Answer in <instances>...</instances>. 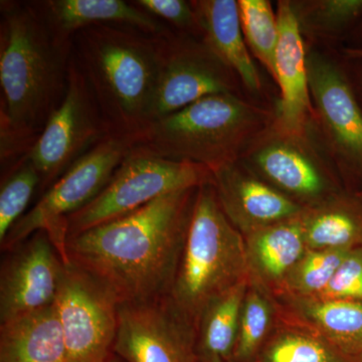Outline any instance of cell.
Instances as JSON below:
<instances>
[{
    "label": "cell",
    "mask_w": 362,
    "mask_h": 362,
    "mask_svg": "<svg viewBox=\"0 0 362 362\" xmlns=\"http://www.w3.org/2000/svg\"><path fill=\"white\" fill-rule=\"evenodd\" d=\"M1 161L21 158L68 88L71 39L54 33L37 2H1Z\"/></svg>",
    "instance_id": "obj_2"
},
{
    "label": "cell",
    "mask_w": 362,
    "mask_h": 362,
    "mask_svg": "<svg viewBox=\"0 0 362 362\" xmlns=\"http://www.w3.org/2000/svg\"><path fill=\"white\" fill-rule=\"evenodd\" d=\"M199 362H225L221 361H204V359H199Z\"/></svg>",
    "instance_id": "obj_35"
},
{
    "label": "cell",
    "mask_w": 362,
    "mask_h": 362,
    "mask_svg": "<svg viewBox=\"0 0 362 362\" xmlns=\"http://www.w3.org/2000/svg\"><path fill=\"white\" fill-rule=\"evenodd\" d=\"M156 40L159 75L150 121L180 111L202 98L235 93V73L204 40L182 39L170 30L157 35Z\"/></svg>",
    "instance_id": "obj_10"
},
{
    "label": "cell",
    "mask_w": 362,
    "mask_h": 362,
    "mask_svg": "<svg viewBox=\"0 0 362 362\" xmlns=\"http://www.w3.org/2000/svg\"><path fill=\"white\" fill-rule=\"evenodd\" d=\"M346 54L352 58L362 59V47H354V49H349L346 51Z\"/></svg>",
    "instance_id": "obj_32"
},
{
    "label": "cell",
    "mask_w": 362,
    "mask_h": 362,
    "mask_svg": "<svg viewBox=\"0 0 362 362\" xmlns=\"http://www.w3.org/2000/svg\"><path fill=\"white\" fill-rule=\"evenodd\" d=\"M350 362H362V350L356 356L350 357Z\"/></svg>",
    "instance_id": "obj_33"
},
{
    "label": "cell",
    "mask_w": 362,
    "mask_h": 362,
    "mask_svg": "<svg viewBox=\"0 0 362 362\" xmlns=\"http://www.w3.org/2000/svg\"><path fill=\"white\" fill-rule=\"evenodd\" d=\"M213 185L223 213L244 237L296 218L305 209L277 188L247 175L238 161L214 173Z\"/></svg>",
    "instance_id": "obj_15"
},
{
    "label": "cell",
    "mask_w": 362,
    "mask_h": 362,
    "mask_svg": "<svg viewBox=\"0 0 362 362\" xmlns=\"http://www.w3.org/2000/svg\"><path fill=\"white\" fill-rule=\"evenodd\" d=\"M0 362H66L54 303L0 324Z\"/></svg>",
    "instance_id": "obj_20"
},
{
    "label": "cell",
    "mask_w": 362,
    "mask_h": 362,
    "mask_svg": "<svg viewBox=\"0 0 362 362\" xmlns=\"http://www.w3.org/2000/svg\"><path fill=\"white\" fill-rule=\"evenodd\" d=\"M133 148L132 136L108 135L64 173L1 243L4 251L45 230L66 264V218L90 204Z\"/></svg>",
    "instance_id": "obj_6"
},
{
    "label": "cell",
    "mask_w": 362,
    "mask_h": 362,
    "mask_svg": "<svg viewBox=\"0 0 362 362\" xmlns=\"http://www.w3.org/2000/svg\"><path fill=\"white\" fill-rule=\"evenodd\" d=\"M108 135L110 133L87 81L71 54L66 96L20 161L28 162L35 168L40 175V187H52L75 162Z\"/></svg>",
    "instance_id": "obj_8"
},
{
    "label": "cell",
    "mask_w": 362,
    "mask_h": 362,
    "mask_svg": "<svg viewBox=\"0 0 362 362\" xmlns=\"http://www.w3.org/2000/svg\"><path fill=\"white\" fill-rule=\"evenodd\" d=\"M156 35L129 25H93L71 37V56L110 135L131 136L149 123L159 75Z\"/></svg>",
    "instance_id": "obj_3"
},
{
    "label": "cell",
    "mask_w": 362,
    "mask_h": 362,
    "mask_svg": "<svg viewBox=\"0 0 362 362\" xmlns=\"http://www.w3.org/2000/svg\"><path fill=\"white\" fill-rule=\"evenodd\" d=\"M197 339L169 296L119 304L113 354L123 362H199Z\"/></svg>",
    "instance_id": "obj_11"
},
{
    "label": "cell",
    "mask_w": 362,
    "mask_h": 362,
    "mask_svg": "<svg viewBox=\"0 0 362 362\" xmlns=\"http://www.w3.org/2000/svg\"><path fill=\"white\" fill-rule=\"evenodd\" d=\"M244 238L251 280L275 294L307 251L301 214L259 228Z\"/></svg>",
    "instance_id": "obj_19"
},
{
    "label": "cell",
    "mask_w": 362,
    "mask_h": 362,
    "mask_svg": "<svg viewBox=\"0 0 362 362\" xmlns=\"http://www.w3.org/2000/svg\"><path fill=\"white\" fill-rule=\"evenodd\" d=\"M291 4L302 33L334 35L362 16V0H312Z\"/></svg>",
    "instance_id": "obj_28"
},
{
    "label": "cell",
    "mask_w": 362,
    "mask_h": 362,
    "mask_svg": "<svg viewBox=\"0 0 362 362\" xmlns=\"http://www.w3.org/2000/svg\"><path fill=\"white\" fill-rule=\"evenodd\" d=\"M40 177L33 165L25 161L16 164L11 175L0 190V243L4 242L13 226L25 216V211Z\"/></svg>",
    "instance_id": "obj_29"
},
{
    "label": "cell",
    "mask_w": 362,
    "mask_h": 362,
    "mask_svg": "<svg viewBox=\"0 0 362 362\" xmlns=\"http://www.w3.org/2000/svg\"><path fill=\"white\" fill-rule=\"evenodd\" d=\"M250 283L251 278L242 281L214 300L202 313L197 331L199 359L226 362L233 356Z\"/></svg>",
    "instance_id": "obj_23"
},
{
    "label": "cell",
    "mask_w": 362,
    "mask_h": 362,
    "mask_svg": "<svg viewBox=\"0 0 362 362\" xmlns=\"http://www.w3.org/2000/svg\"><path fill=\"white\" fill-rule=\"evenodd\" d=\"M103 362H123L122 361H121L120 358H119L118 356H115V354H112V356L110 357H109V358H107L106 361H103Z\"/></svg>",
    "instance_id": "obj_34"
},
{
    "label": "cell",
    "mask_w": 362,
    "mask_h": 362,
    "mask_svg": "<svg viewBox=\"0 0 362 362\" xmlns=\"http://www.w3.org/2000/svg\"><path fill=\"white\" fill-rule=\"evenodd\" d=\"M54 306L65 338L66 362H103L113 354L119 302L97 279L66 264Z\"/></svg>",
    "instance_id": "obj_9"
},
{
    "label": "cell",
    "mask_w": 362,
    "mask_h": 362,
    "mask_svg": "<svg viewBox=\"0 0 362 362\" xmlns=\"http://www.w3.org/2000/svg\"><path fill=\"white\" fill-rule=\"evenodd\" d=\"M350 251L307 249L275 294L281 297H318Z\"/></svg>",
    "instance_id": "obj_25"
},
{
    "label": "cell",
    "mask_w": 362,
    "mask_h": 362,
    "mask_svg": "<svg viewBox=\"0 0 362 362\" xmlns=\"http://www.w3.org/2000/svg\"><path fill=\"white\" fill-rule=\"evenodd\" d=\"M249 278L244 235L223 213L213 182L202 185L169 298L197 331L206 307Z\"/></svg>",
    "instance_id": "obj_5"
},
{
    "label": "cell",
    "mask_w": 362,
    "mask_h": 362,
    "mask_svg": "<svg viewBox=\"0 0 362 362\" xmlns=\"http://www.w3.org/2000/svg\"><path fill=\"white\" fill-rule=\"evenodd\" d=\"M361 32H362V25H361Z\"/></svg>",
    "instance_id": "obj_37"
},
{
    "label": "cell",
    "mask_w": 362,
    "mask_h": 362,
    "mask_svg": "<svg viewBox=\"0 0 362 362\" xmlns=\"http://www.w3.org/2000/svg\"><path fill=\"white\" fill-rule=\"evenodd\" d=\"M309 88L316 110L335 148L362 168V111L342 71L332 62L307 56Z\"/></svg>",
    "instance_id": "obj_13"
},
{
    "label": "cell",
    "mask_w": 362,
    "mask_h": 362,
    "mask_svg": "<svg viewBox=\"0 0 362 362\" xmlns=\"http://www.w3.org/2000/svg\"><path fill=\"white\" fill-rule=\"evenodd\" d=\"M308 250H354L362 247V197L330 195L305 206L301 214Z\"/></svg>",
    "instance_id": "obj_22"
},
{
    "label": "cell",
    "mask_w": 362,
    "mask_h": 362,
    "mask_svg": "<svg viewBox=\"0 0 362 362\" xmlns=\"http://www.w3.org/2000/svg\"><path fill=\"white\" fill-rule=\"evenodd\" d=\"M267 347V362H350L317 333L288 318Z\"/></svg>",
    "instance_id": "obj_24"
},
{
    "label": "cell",
    "mask_w": 362,
    "mask_h": 362,
    "mask_svg": "<svg viewBox=\"0 0 362 362\" xmlns=\"http://www.w3.org/2000/svg\"><path fill=\"white\" fill-rule=\"evenodd\" d=\"M199 187L163 195L68 238L66 264L97 279L119 304L169 296Z\"/></svg>",
    "instance_id": "obj_1"
},
{
    "label": "cell",
    "mask_w": 362,
    "mask_h": 362,
    "mask_svg": "<svg viewBox=\"0 0 362 362\" xmlns=\"http://www.w3.org/2000/svg\"><path fill=\"white\" fill-rule=\"evenodd\" d=\"M263 112L235 93L211 95L150 121L132 136L133 149L216 173L238 161L247 142L263 128Z\"/></svg>",
    "instance_id": "obj_4"
},
{
    "label": "cell",
    "mask_w": 362,
    "mask_h": 362,
    "mask_svg": "<svg viewBox=\"0 0 362 362\" xmlns=\"http://www.w3.org/2000/svg\"><path fill=\"white\" fill-rule=\"evenodd\" d=\"M135 6L175 25L178 30L202 35L192 2L183 0H136Z\"/></svg>",
    "instance_id": "obj_31"
},
{
    "label": "cell",
    "mask_w": 362,
    "mask_h": 362,
    "mask_svg": "<svg viewBox=\"0 0 362 362\" xmlns=\"http://www.w3.org/2000/svg\"><path fill=\"white\" fill-rule=\"evenodd\" d=\"M288 317L351 357L362 350V301L284 297Z\"/></svg>",
    "instance_id": "obj_21"
},
{
    "label": "cell",
    "mask_w": 362,
    "mask_h": 362,
    "mask_svg": "<svg viewBox=\"0 0 362 362\" xmlns=\"http://www.w3.org/2000/svg\"><path fill=\"white\" fill-rule=\"evenodd\" d=\"M0 273V324L56 301L66 264L45 230L14 247Z\"/></svg>",
    "instance_id": "obj_12"
},
{
    "label": "cell",
    "mask_w": 362,
    "mask_h": 362,
    "mask_svg": "<svg viewBox=\"0 0 362 362\" xmlns=\"http://www.w3.org/2000/svg\"><path fill=\"white\" fill-rule=\"evenodd\" d=\"M277 18L280 35L274 78L280 87L281 99L276 130L302 139L311 113L307 54L291 1H279Z\"/></svg>",
    "instance_id": "obj_14"
},
{
    "label": "cell",
    "mask_w": 362,
    "mask_h": 362,
    "mask_svg": "<svg viewBox=\"0 0 362 362\" xmlns=\"http://www.w3.org/2000/svg\"><path fill=\"white\" fill-rule=\"evenodd\" d=\"M359 195H361V197H362V192H361V194H359Z\"/></svg>",
    "instance_id": "obj_36"
},
{
    "label": "cell",
    "mask_w": 362,
    "mask_h": 362,
    "mask_svg": "<svg viewBox=\"0 0 362 362\" xmlns=\"http://www.w3.org/2000/svg\"><path fill=\"white\" fill-rule=\"evenodd\" d=\"M316 298L362 301V247L349 252L329 284Z\"/></svg>",
    "instance_id": "obj_30"
},
{
    "label": "cell",
    "mask_w": 362,
    "mask_h": 362,
    "mask_svg": "<svg viewBox=\"0 0 362 362\" xmlns=\"http://www.w3.org/2000/svg\"><path fill=\"white\" fill-rule=\"evenodd\" d=\"M267 290L256 283H250L240 313L239 334L233 356L246 361L256 354L268 337L276 310Z\"/></svg>",
    "instance_id": "obj_27"
},
{
    "label": "cell",
    "mask_w": 362,
    "mask_h": 362,
    "mask_svg": "<svg viewBox=\"0 0 362 362\" xmlns=\"http://www.w3.org/2000/svg\"><path fill=\"white\" fill-rule=\"evenodd\" d=\"M54 33L65 39L93 25L133 26L149 35H162L169 28L156 16L133 2L123 0H47L35 1Z\"/></svg>",
    "instance_id": "obj_18"
},
{
    "label": "cell",
    "mask_w": 362,
    "mask_h": 362,
    "mask_svg": "<svg viewBox=\"0 0 362 362\" xmlns=\"http://www.w3.org/2000/svg\"><path fill=\"white\" fill-rule=\"evenodd\" d=\"M300 140L277 132L256 147L250 161L274 187L310 206L332 194L325 173Z\"/></svg>",
    "instance_id": "obj_16"
},
{
    "label": "cell",
    "mask_w": 362,
    "mask_h": 362,
    "mask_svg": "<svg viewBox=\"0 0 362 362\" xmlns=\"http://www.w3.org/2000/svg\"><path fill=\"white\" fill-rule=\"evenodd\" d=\"M240 25L247 47L274 78L279 42L277 14L267 0H239Z\"/></svg>",
    "instance_id": "obj_26"
},
{
    "label": "cell",
    "mask_w": 362,
    "mask_h": 362,
    "mask_svg": "<svg viewBox=\"0 0 362 362\" xmlns=\"http://www.w3.org/2000/svg\"><path fill=\"white\" fill-rule=\"evenodd\" d=\"M211 182L213 173L204 166L132 148L104 189L66 218V239L132 213L163 195Z\"/></svg>",
    "instance_id": "obj_7"
},
{
    "label": "cell",
    "mask_w": 362,
    "mask_h": 362,
    "mask_svg": "<svg viewBox=\"0 0 362 362\" xmlns=\"http://www.w3.org/2000/svg\"><path fill=\"white\" fill-rule=\"evenodd\" d=\"M202 40L252 90L262 87L261 77L247 49L235 0L192 1Z\"/></svg>",
    "instance_id": "obj_17"
}]
</instances>
